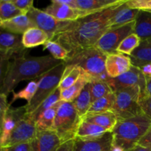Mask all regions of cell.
Masks as SVG:
<instances>
[{
	"label": "cell",
	"instance_id": "cell-11",
	"mask_svg": "<svg viewBox=\"0 0 151 151\" xmlns=\"http://www.w3.org/2000/svg\"><path fill=\"white\" fill-rule=\"evenodd\" d=\"M107 83L114 92L124 88L139 86L141 88L142 95L147 94L146 78L142 72L141 69L137 66H132L128 72L116 78H110Z\"/></svg>",
	"mask_w": 151,
	"mask_h": 151
},
{
	"label": "cell",
	"instance_id": "cell-31",
	"mask_svg": "<svg viewBox=\"0 0 151 151\" xmlns=\"http://www.w3.org/2000/svg\"><path fill=\"white\" fill-rule=\"evenodd\" d=\"M38 81H39V78L29 81L27 85L23 89L20 90L18 92L13 91L12 92L13 93V97H12L11 101L9 103V105L10 106L12 103H13L19 99H23V100H27V103H29L32 100V99L33 98L34 95L36 92Z\"/></svg>",
	"mask_w": 151,
	"mask_h": 151
},
{
	"label": "cell",
	"instance_id": "cell-45",
	"mask_svg": "<svg viewBox=\"0 0 151 151\" xmlns=\"http://www.w3.org/2000/svg\"><path fill=\"white\" fill-rule=\"evenodd\" d=\"M145 78H151V63L144 65L139 68Z\"/></svg>",
	"mask_w": 151,
	"mask_h": 151
},
{
	"label": "cell",
	"instance_id": "cell-43",
	"mask_svg": "<svg viewBox=\"0 0 151 151\" xmlns=\"http://www.w3.org/2000/svg\"><path fill=\"white\" fill-rule=\"evenodd\" d=\"M138 144L147 147L151 150V128L149 130L148 132L143 137V138L140 140Z\"/></svg>",
	"mask_w": 151,
	"mask_h": 151
},
{
	"label": "cell",
	"instance_id": "cell-16",
	"mask_svg": "<svg viewBox=\"0 0 151 151\" xmlns=\"http://www.w3.org/2000/svg\"><path fill=\"white\" fill-rule=\"evenodd\" d=\"M131 58L120 53L107 55L106 70L110 78H116L128 72L132 66Z\"/></svg>",
	"mask_w": 151,
	"mask_h": 151
},
{
	"label": "cell",
	"instance_id": "cell-42",
	"mask_svg": "<svg viewBox=\"0 0 151 151\" xmlns=\"http://www.w3.org/2000/svg\"><path fill=\"white\" fill-rule=\"evenodd\" d=\"M1 151H29V143H21L4 147Z\"/></svg>",
	"mask_w": 151,
	"mask_h": 151
},
{
	"label": "cell",
	"instance_id": "cell-46",
	"mask_svg": "<svg viewBox=\"0 0 151 151\" xmlns=\"http://www.w3.org/2000/svg\"><path fill=\"white\" fill-rule=\"evenodd\" d=\"M146 92L151 96V78H146Z\"/></svg>",
	"mask_w": 151,
	"mask_h": 151
},
{
	"label": "cell",
	"instance_id": "cell-40",
	"mask_svg": "<svg viewBox=\"0 0 151 151\" xmlns=\"http://www.w3.org/2000/svg\"><path fill=\"white\" fill-rule=\"evenodd\" d=\"M12 1L15 6L24 14H27V13L33 7V0H12Z\"/></svg>",
	"mask_w": 151,
	"mask_h": 151
},
{
	"label": "cell",
	"instance_id": "cell-7",
	"mask_svg": "<svg viewBox=\"0 0 151 151\" xmlns=\"http://www.w3.org/2000/svg\"><path fill=\"white\" fill-rule=\"evenodd\" d=\"M66 64L64 62H62L39 78L38 88L33 98L25 105L27 114H32L44 100L58 88Z\"/></svg>",
	"mask_w": 151,
	"mask_h": 151
},
{
	"label": "cell",
	"instance_id": "cell-18",
	"mask_svg": "<svg viewBox=\"0 0 151 151\" xmlns=\"http://www.w3.org/2000/svg\"><path fill=\"white\" fill-rule=\"evenodd\" d=\"M127 0H75L76 7L85 16L103 11L109 7L122 4Z\"/></svg>",
	"mask_w": 151,
	"mask_h": 151
},
{
	"label": "cell",
	"instance_id": "cell-12",
	"mask_svg": "<svg viewBox=\"0 0 151 151\" xmlns=\"http://www.w3.org/2000/svg\"><path fill=\"white\" fill-rule=\"evenodd\" d=\"M37 134L35 121L27 114L16 124L4 147L14 145L21 143H29Z\"/></svg>",
	"mask_w": 151,
	"mask_h": 151
},
{
	"label": "cell",
	"instance_id": "cell-10",
	"mask_svg": "<svg viewBox=\"0 0 151 151\" xmlns=\"http://www.w3.org/2000/svg\"><path fill=\"white\" fill-rule=\"evenodd\" d=\"M22 35L13 33L0 27V58L10 60L26 55Z\"/></svg>",
	"mask_w": 151,
	"mask_h": 151
},
{
	"label": "cell",
	"instance_id": "cell-44",
	"mask_svg": "<svg viewBox=\"0 0 151 151\" xmlns=\"http://www.w3.org/2000/svg\"><path fill=\"white\" fill-rule=\"evenodd\" d=\"M75 150V139L66 142L60 145L58 151H74Z\"/></svg>",
	"mask_w": 151,
	"mask_h": 151
},
{
	"label": "cell",
	"instance_id": "cell-6",
	"mask_svg": "<svg viewBox=\"0 0 151 151\" xmlns=\"http://www.w3.org/2000/svg\"><path fill=\"white\" fill-rule=\"evenodd\" d=\"M115 103L112 111L118 119H125L143 113L139 106L140 97L142 96L139 86L124 88L114 91Z\"/></svg>",
	"mask_w": 151,
	"mask_h": 151
},
{
	"label": "cell",
	"instance_id": "cell-22",
	"mask_svg": "<svg viewBox=\"0 0 151 151\" xmlns=\"http://www.w3.org/2000/svg\"><path fill=\"white\" fill-rule=\"evenodd\" d=\"M134 33L141 41L151 39V12L139 10L135 20Z\"/></svg>",
	"mask_w": 151,
	"mask_h": 151
},
{
	"label": "cell",
	"instance_id": "cell-23",
	"mask_svg": "<svg viewBox=\"0 0 151 151\" xmlns=\"http://www.w3.org/2000/svg\"><path fill=\"white\" fill-rule=\"evenodd\" d=\"M132 65L140 68L151 63V39L141 41L139 47L129 56Z\"/></svg>",
	"mask_w": 151,
	"mask_h": 151
},
{
	"label": "cell",
	"instance_id": "cell-15",
	"mask_svg": "<svg viewBox=\"0 0 151 151\" xmlns=\"http://www.w3.org/2000/svg\"><path fill=\"white\" fill-rule=\"evenodd\" d=\"M61 145L60 139L54 131L37 132L29 142V151H58Z\"/></svg>",
	"mask_w": 151,
	"mask_h": 151
},
{
	"label": "cell",
	"instance_id": "cell-47",
	"mask_svg": "<svg viewBox=\"0 0 151 151\" xmlns=\"http://www.w3.org/2000/svg\"><path fill=\"white\" fill-rule=\"evenodd\" d=\"M110 151H125V150L122 147H120V146L113 144Z\"/></svg>",
	"mask_w": 151,
	"mask_h": 151
},
{
	"label": "cell",
	"instance_id": "cell-19",
	"mask_svg": "<svg viewBox=\"0 0 151 151\" xmlns=\"http://www.w3.org/2000/svg\"><path fill=\"white\" fill-rule=\"evenodd\" d=\"M0 27L8 32L22 35L28 29L35 27V25L27 15L22 14L9 20L1 22Z\"/></svg>",
	"mask_w": 151,
	"mask_h": 151
},
{
	"label": "cell",
	"instance_id": "cell-49",
	"mask_svg": "<svg viewBox=\"0 0 151 151\" xmlns=\"http://www.w3.org/2000/svg\"><path fill=\"white\" fill-rule=\"evenodd\" d=\"M1 20H0V24H1Z\"/></svg>",
	"mask_w": 151,
	"mask_h": 151
},
{
	"label": "cell",
	"instance_id": "cell-39",
	"mask_svg": "<svg viewBox=\"0 0 151 151\" xmlns=\"http://www.w3.org/2000/svg\"><path fill=\"white\" fill-rule=\"evenodd\" d=\"M7 96L0 92V132L1 133L2 123L4 120V115L7 112V109L10 107L9 103H7Z\"/></svg>",
	"mask_w": 151,
	"mask_h": 151
},
{
	"label": "cell",
	"instance_id": "cell-26",
	"mask_svg": "<svg viewBox=\"0 0 151 151\" xmlns=\"http://www.w3.org/2000/svg\"><path fill=\"white\" fill-rule=\"evenodd\" d=\"M60 103H61V101H60L57 104L55 105L54 106L43 112L40 115L39 117L35 120L37 132L52 131V130L56 113H57L58 109L60 106Z\"/></svg>",
	"mask_w": 151,
	"mask_h": 151
},
{
	"label": "cell",
	"instance_id": "cell-27",
	"mask_svg": "<svg viewBox=\"0 0 151 151\" xmlns=\"http://www.w3.org/2000/svg\"><path fill=\"white\" fill-rule=\"evenodd\" d=\"M83 74V72L79 66L76 65H66L58 88L63 90L70 87L78 81Z\"/></svg>",
	"mask_w": 151,
	"mask_h": 151
},
{
	"label": "cell",
	"instance_id": "cell-36",
	"mask_svg": "<svg viewBox=\"0 0 151 151\" xmlns=\"http://www.w3.org/2000/svg\"><path fill=\"white\" fill-rule=\"evenodd\" d=\"M43 50H47V51L50 52V55L54 58L63 62L68 58L69 55V52H68V50L62 47L60 44L56 41H52V40H50L44 44Z\"/></svg>",
	"mask_w": 151,
	"mask_h": 151
},
{
	"label": "cell",
	"instance_id": "cell-37",
	"mask_svg": "<svg viewBox=\"0 0 151 151\" xmlns=\"http://www.w3.org/2000/svg\"><path fill=\"white\" fill-rule=\"evenodd\" d=\"M125 4L130 8L151 12V0H127Z\"/></svg>",
	"mask_w": 151,
	"mask_h": 151
},
{
	"label": "cell",
	"instance_id": "cell-1",
	"mask_svg": "<svg viewBox=\"0 0 151 151\" xmlns=\"http://www.w3.org/2000/svg\"><path fill=\"white\" fill-rule=\"evenodd\" d=\"M122 4L69 22L66 27L53 37L52 41L60 44L68 50L69 55L94 47L103 34L111 28V18L117 7Z\"/></svg>",
	"mask_w": 151,
	"mask_h": 151
},
{
	"label": "cell",
	"instance_id": "cell-24",
	"mask_svg": "<svg viewBox=\"0 0 151 151\" xmlns=\"http://www.w3.org/2000/svg\"><path fill=\"white\" fill-rule=\"evenodd\" d=\"M125 3L117 7L113 17L111 18V27L122 26L136 20L139 10L130 8Z\"/></svg>",
	"mask_w": 151,
	"mask_h": 151
},
{
	"label": "cell",
	"instance_id": "cell-33",
	"mask_svg": "<svg viewBox=\"0 0 151 151\" xmlns=\"http://www.w3.org/2000/svg\"><path fill=\"white\" fill-rule=\"evenodd\" d=\"M90 92H91V102H94L98 99L114 92L107 81H94L89 82Z\"/></svg>",
	"mask_w": 151,
	"mask_h": 151
},
{
	"label": "cell",
	"instance_id": "cell-17",
	"mask_svg": "<svg viewBox=\"0 0 151 151\" xmlns=\"http://www.w3.org/2000/svg\"><path fill=\"white\" fill-rule=\"evenodd\" d=\"M27 114V110L25 106L16 108V109H11L9 108L4 115V120L2 123V128H1V147H4L7 143L10 134L14 130L17 122Z\"/></svg>",
	"mask_w": 151,
	"mask_h": 151
},
{
	"label": "cell",
	"instance_id": "cell-38",
	"mask_svg": "<svg viewBox=\"0 0 151 151\" xmlns=\"http://www.w3.org/2000/svg\"><path fill=\"white\" fill-rule=\"evenodd\" d=\"M139 106L142 111L151 120V96L145 94L140 97Z\"/></svg>",
	"mask_w": 151,
	"mask_h": 151
},
{
	"label": "cell",
	"instance_id": "cell-8",
	"mask_svg": "<svg viewBox=\"0 0 151 151\" xmlns=\"http://www.w3.org/2000/svg\"><path fill=\"white\" fill-rule=\"evenodd\" d=\"M135 21L122 26L115 27L109 29L99 39L95 47L106 55L115 54L120 43L126 37L134 33Z\"/></svg>",
	"mask_w": 151,
	"mask_h": 151
},
{
	"label": "cell",
	"instance_id": "cell-30",
	"mask_svg": "<svg viewBox=\"0 0 151 151\" xmlns=\"http://www.w3.org/2000/svg\"><path fill=\"white\" fill-rule=\"evenodd\" d=\"M114 103L115 94L114 92H111L108 95L93 102L87 114L102 113L108 111H111L114 106Z\"/></svg>",
	"mask_w": 151,
	"mask_h": 151
},
{
	"label": "cell",
	"instance_id": "cell-20",
	"mask_svg": "<svg viewBox=\"0 0 151 151\" xmlns=\"http://www.w3.org/2000/svg\"><path fill=\"white\" fill-rule=\"evenodd\" d=\"M82 119L99 125L109 132H112L117 122V117L112 111H108L102 113L87 114L86 116L82 117Z\"/></svg>",
	"mask_w": 151,
	"mask_h": 151
},
{
	"label": "cell",
	"instance_id": "cell-35",
	"mask_svg": "<svg viewBox=\"0 0 151 151\" xmlns=\"http://www.w3.org/2000/svg\"><path fill=\"white\" fill-rule=\"evenodd\" d=\"M140 42H141L140 38L135 33H132L126 37L120 43L116 51L118 53L130 56L133 52L139 47Z\"/></svg>",
	"mask_w": 151,
	"mask_h": 151
},
{
	"label": "cell",
	"instance_id": "cell-48",
	"mask_svg": "<svg viewBox=\"0 0 151 151\" xmlns=\"http://www.w3.org/2000/svg\"><path fill=\"white\" fill-rule=\"evenodd\" d=\"M1 133L0 132V137H1ZM2 150V147H1V142H0V151H1Z\"/></svg>",
	"mask_w": 151,
	"mask_h": 151
},
{
	"label": "cell",
	"instance_id": "cell-28",
	"mask_svg": "<svg viewBox=\"0 0 151 151\" xmlns=\"http://www.w3.org/2000/svg\"><path fill=\"white\" fill-rule=\"evenodd\" d=\"M74 106L78 111V114L81 118L87 114L89 110L91 102V92H90V85L89 83L85 86L83 89L82 90L79 95L75 99L73 102Z\"/></svg>",
	"mask_w": 151,
	"mask_h": 151
},
{
	"label": "cell",
	"instance_id": "cell-5",
	"mask_svg": "<svg viewBox=\"0 0 151 151\" xmlns=\"http://www.w3.org/2000/svg\"><path fill=\"white\" fill-rule=\"evenodd\" d=\"M81 119L82 118L79 116L72 102L61 101L52 128V131L56 133L61 144L75 139Z\"/></svg>",
	"mask_w": 151,
	"mask_h": 151
},
{
	"label": "cell",
	"instance_id": "cell-25",
	"mask_svg": "<svg viewBox=\"0 0 151 151\" xmlns=\"http://www.w3.org/2000/svg\"><path fill=\"white\" fill-rule=\"evenodd\" d=\"M109 132L105 128L99 125L81 119V122L77 131L76 138L80 139H93L102 137L106 133Z\"/></svg>",
	"mask_w": 151,
	"mask_h": 151
},
{
	"label": "cell",
	"instance_id": "cell-21",
	"mask_svg": "<svg viewBox=\"0 0 151 151\" xmlns=\"http://www.w3.org/2000/svg\"><path fill=\"white\" fill-rule=\"evenodd\" d=\"M50 41L48 35L38 27H31L22 35V42L25 49L34 48L38 46L44 45Z\"/></svg>",
	"mask_w": 151,
	"mask_h": 151
},
{
	"label": "cell",
	"instance_id": "cell-4",
	"mask_svg": "<svg viewBox=\"0 0 151 151\" xmlns=\"http://www.w3.org/2000/svg\"><path fill=\"white\" fill-rule=\"evenodd\" d=\"M106 58L107 55L94 46L69 55L64 63L66 65L79 66L87 76L89 82L94 81H108L110 78L106 70Z\"/></svg>",
	"mask_w": 151,
	"mask_h": 151
},
{
	"label": "cell",
	"instance_id": "cell-32",
	"mask_svg": "<svg viewBox=\"0 0 151 151\" xmlns=\"http://www.w3.org/2000/svg\"><path fill=\"white\" fill-rule=\"evenodd\" d=\"M60 101H61L60 100V89L58 88L51 95L49 96L46 100H44L32 114L29 115L32 117V119L35 121L43 112L54 106Z\"/></svg>",
	"mask_w": 151,
	"mask_h": 151
},
{
	"label": "cell",
	"instance_id": "cell-41",
	"mask_svg": "<svg viewBox=\"0 0 151 151\" xmlns=\"http://www.w3.org/2000/svg\"><path fill=\"white\" fill-rule=\"evenodd\" d=\"M10 60L0 58V89L4 84L6 75H7V70H8Z\"/></svg>",
	"mask_w": 151,
	"mask_h": 151
},
{
	"label": "cell",
	"instance_id": "cell-14",
	"mask_svg": "<svg viewBox=\"0 0 151 151\" xmlns=\"http://www.w3.org/2000/svg\"><path fill=\"white\" fill-rule=\"evenodd\" d=\"M44 10L55 19L61 22H74L86 16L78 9L63 4L59 0H52L51 4Z\"/></svg>",
	"mask_w": 151,
	"mask_h": 151
},
{
	"label": "cell",
	"instance_id": "cell-2",
	"mask_svg": "<svg viewBox=\"0 0 151 151\" xmlns=\"http://www.w3.org/2000/svg\"><path fill=\"white\" fill-rule=\"evenodd\" d=\"M51 55L40 57H26V55L13 58L9 63L8 70L0 92L8 95L14 91L16 86L23 81H33L61 63Z\"/></svg>",
	"mask_w": 151,
	"mask_h": 151
},
{
	"label": "cell",
	"instance_id": "cell-29",
	"mask_svg": "<svg viewBox=\"0 0 151 151\" xmlns=\"http://www.w3.org/2000/svg\"><path fill=\"white\" fill-rule=\"evenodd\" d=\"M88 83H89V81L83 72L82 76L75 83L66 89L60 90V100L63 102H69V103L73 102Z\"/></svg>",
	"mask_w": 151,
	"mask_h": 151
},
{
	"label": "cell",
	"instance_id": "cell-34",
	"mask_svg": "<svg viewBox=\"0 0 151 151\" xmlns=\"http://www.w3.org/2000/svg\"><path fill=\"white\" fill-rule=\"evenodd\" d=\"M22 14H24V13L15 6L12 0H0V20L1 22L9 20Z\"/></svg>",
	"mask_w": 151,
	"mask_h": 151
},
{
	"label": "cell",
	"instance_id": "cell-3",
	"mask_svg": "<svg viewBox=\"0 0 151 151\" xmlns=\"http://www.w3.org/2000/svg\"><path fill=\"white\" fill-rule=\"evenodd\" d=\"M151 128V120L142 113L125 119H118L112 131L114 145L127 151L138 145L140 140Z\"/></svg>",
	"mask_w": 151,
	"mask_h": 151
},
{
	"label": "cell",
	"instance_id": "cell-13",
	"mask_svg": "<svg viewBox=\"0 0 151 151\" xmlns=\"http://www.w3.org/2000/svg\"><path fill=\"white\" fill-rule=\"evenodd\" d=\"M113 142L112 132H108L97 138H75L74 151H110Z\"/></svg>",
	"mask_w": 151,
	"mask_h": 151
},
{
	"label": "cell",
	"instance_id": "cell-9",
	"mask_svg": "<svg viewBox=\"0 0 151 151\" xmlns=\"http://www.w3.org/2000/svg\"><path fill=\"white\" fill-rule=\"evenodd\" d=\"M27 15L32 20L35 27L42 29L48 35L50 40L52 39L58 32L61 31L69 23V22L57 20L44 10L35 8L34 6L27 13Z\"/></svg>",
	"mask_w": 151,
	"mask_h": 151
}]
</instances>
